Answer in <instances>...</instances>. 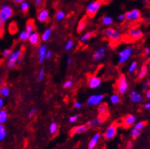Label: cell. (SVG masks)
<instances>
[{
  "mask_svg": "<svg viewBox=\"0 0 150 149\" xmlns=\"http://www.w3.org/2000/svg\"><path fill=\"white\" fill-rule=\"evenodd\" d=\"M138 68V63L136 61H133L130 64H129V67H128V72L129 73H133L136 71Z\"/></svg>",
  "mask_w": 150,
  "mask_h": 149,
  "instance_id": "obj_36",
  "label": "cell"
},
{
  "mask_svg": "<svg viewBox=\"0 0 150 149\" xmlns=\"http://www.w3.org/2000/svg\"><path fill=\"white\" fill-rule=\"evenodd\" d=\"M101 23L104 27H110L113 23V19L112 17L109 15H104L101 18Z\"/></svg>",
  "mask_w": 150,
  "mask_h": 149,
  "instance_id": "obj_25",
  "label": "cell"
},
{
  "mask_svg": "<svg viewBox=\"0 0 150 149\" xmlns=\"http://www.w3.org/2000/svg\"><path fill=\"white\" fill-rule=\"evenodd\" d=\"M95 35V32L92 31V30H90V31H88V32L85 33L84 34H82L80 37V43L84 44L90 40L91 38H92V37Z\"/></svg>",
  "mask_w": 150,
  "mask_h": 149,
  "instance_id": "obj_24",
  "label": "cell"
},
{
  "mask_svg": "<svg viewBox=\"0 0 150 149\" xmlns=\"http://www.w3.org/2000/svg\"><path fill=\"white\" fill-rule=\"evenodd\" d=\"M14 15V10L9 4L4 3L0 5V21L3 24L7 23Z\"/></svg>",
  "mask_w": 150,
  "mask_h": 149,
  "instance_id": "obj_1",
  "label": "cell"
},
{
  "mask_svg": "<svg viewBox=\"0 0 150 149\" xmlns=\"http://www.w3.org/2000/svg\"><path fill=\"white\" fill-rule=\"evenodd\" d=\"M1 84H2V81H1V78H0V86H1Z\"/></svg>",
  "mask_w": 150,
  "mask_h": 149,
  "instance_id": "obj_61",
  "label": "cell"
},
{
  "mask_svg": "<svg viewBox=\"0 0 150 149\" xmlns=\"http://www.w3.org/2000/svg\"><path fill=\"white\" fill-rule=\"evenodd\" d=\"M9 119V113L6 109H2L0 110V124H5Z\"/></svg>",
  "mask_w": 150,
  "mask_h": 149,
  "instance_id": "obj_28",
  "label": "cell"
},
{
  "mask_svg": "<svg viewBox=\"0 0 150 149\" xmlns=\"http://www.w3.org/2000/svg\"><path fill=\"white\" fill-rule=\"evenodd\" d=\"M146 65L148 66V69H149V71H150V56L148 58L147 60V63H146Z\"/></svg>",
  "mask_w": 150,
  "mask_h": 149,
  "instance_id": "obj_58",
  "label": "cell"
},
{
  "mask_svg": "<svg viewBox=\"0 0 150 149\" xmlns=\"http://www.w3.org/2000/svg\"><path fill=\"white\" fill-rule=\"evenodd\" d=\"M116 90L117 93L120 95H123L129 90V83L124 74H121L116 82Z\"/></svg>",
  "mask_w": 150,
  "mask_h": 149,
  "instance_id": "obj_2",
  "label": "cell"
},
{
  "mask_svg": "<svg viewBox=\"0 0 150 149\" xmlns=\"http://www.w3.org/2000/svg\"><path fill=\"white\" fill-rule=\"evenodd\" d=\"M4 105H5V101H4V99L2 98H0V110H1L2 109H3Z\"/></svg>",
  "mask_w": 150,
  "mask_h": 149,
  "instance_id": "obj_54",
  "label": "cell"
},
{
  "mask_svg": "<svg viewBox=\"0 0 150 149\" xmlns=\"http://www.w3.org/2000/svg\"><path fill=\"white\" fill-rule=\"evenodd\" d=\"M148 72H149V69H148V66L145 64H143L142 66L139 69V71L138 74H137V79L138 80H143L144 79L146 75L148 74Z\"/></svg>",
  "mask_w": 150,
  "mask_h": 149,
  "instance_id": "obj_22",
  "label": "cell"
},
{
  "mask_svg": "<svg viewBox=\"0 0 150 149\" xmlns=\"http://www.w3.org/2000/svg\"><path fill=\"white\" fill-rule=\"evenodd\" d=\"M143 108L146 110H149L150 109V101H148V102L145 103L144 105H143Z\"/></svg>",
  "mask_w": 150,
  "mask_h": 149,
  "instance_id": "obj_52",
  "label": "cell"
},
{
  "mask_svg": "<svg viewBox=\"0 0 150 149\" xmlns=\"http://www.w3.org/2000/svg\"><path fill=\"white\" fill-rule=\"evenodd\" d=\"M149 88L148 87V85L146 84V83H145V82L142 84V91H143V92H144V93H145V91H147Z\"/></svg>",
  "mask_w": 150,
  "mask_h": 149,
  "instance_id": "obj_50",
  "label": "cell"
},
{
  "mask_svg": "<svg viewBox=\"0 0 150 149\" xmlns=\"http://www.w3.org/2000/svg\"><path fill=\"white\" fill-rule=\"evenodd\" d=\"M141 11L138 9H133L127 11L124 13L125 20L129 22H136L141 19Z\"/></svg>",
  "mask_w": 150,
  "mask_h": 149,
  "instance_id": "obj_8",
  "label": "cell"
},
{
  "mask_svg": "<svg viewBox=\"0 0 150 149\" xmlns=\"http://www.w3.org/2000/svg\"><path fill=\"white\" fill-rule=\"evenodd\" d=\"M133 142L132 141H128L127 143V144H126V148L127 149H132L133 148Z\"/></svg>",
  "mask_w": 150,
  "mask_h": 149,
  "instance_id": "obj_47",
  "label": "cell"
},
{
  "mask_svg": "<svg viewBox=\"0 0 150 149\" xmlns=\"http://www.w3.org/2000/svg\"><path fill=\"white\" fill-rule=\"evenodd\" d=\"M29 9H30V4L28 1H25V2L19 3V9L22 13H27Z\"/></svg>",
  "mask_w": 150,
  "mask_h": 149,
  "instance_id": "obj_32",
  "label": "cell"
},
{
  "mask_svg": "<svg viewBox=\"0 0 150 149\" xmlns=\"http://www.w3.org/2000/svg\"><path fill=\"white\" fill-rule=\"evenodd\" d=\"M22 56V49H16L15 50H12L9 56L7 58V63L6 65L9 69H13L18 64V62Z\"/></svg>",
  "mask_w": 150,
  "mask_h": 149,
  "instance_id": "obj_4",
  "label": "cell"
},
{
  "mask_svg": "<svg viewBox=\"0 0 150 149\" xmlns=\"http://www.w3.org/2000/svg\"><path fill=\"white\" fill-rule=\"evenodd\" d=\"M107 49L105 47H99L98 49H96L95 52L93 53L92 59L95 63H100L102 62L106 56Z\"/></svg>",
  "mask_w": 150,
  "mask_h": 149,
  "instance_id": "obj_11",
  "label": "cell"
},
{
  "mask_svg": "<svg viewBox=\"0 0 150 149\" xmlns=\"http://www.w3.org/2000/svg\"><path fill=\"white\" fill-rule=\"evenodd\" d=\"M104 99V94H92L87 99L86 104L90 107H95L98 106L100 104L103 102Z\"/></svg>",
  "mask_w": 150,
  "mask_h": 149,
  "instance_id": "obj_9",
  "label": "cell"
},
{
  "mask_svg": "<svg viewBox=\"0 0 150 149\" xmlns=\"http://www.w3.org/2000/svg\"><path fill=\"white\" fill-rule=\"evenodd\" d=\"M129 100L132 103L139 104L143 100V95L136 91H131L129 94Z\"/></svg>",
  "mask_w": 150,
  "mask_h": 149,
  "instance_id": "obj_17",
  "label": "cell"
},
{
  "mask_svg": "<svg viewBox=\"0 0 150 149\" xmlns=\"http://www.w3.org/2000/svg\"><path fill=\"white\" fill-rule=\"evenodd\" d=\"M136 122V117L133 114H128L124 117L122 119V126L124 128H129L133 126L135 123Z\"/></svg>",
  "mask_w": 150,
  "mask_h": 149,
  "instance_id": "obj_14",
  "label": "cell"
},
{
  "mask_svg": "<svg viewBox=\"0 0 150 149\" xmlns=\"http://www.w3.org/2000/svg\"><path fill=\"white\" fill-rule=\"evenodd\" d=\"M44 3V0H34V3H35V5L37 7H39L40 5L43 4Z\"/></svg>",
  "mask_w": 150,
  "mask_h": 149,
  "instance_id": "obj_46",
  "label": "cell"
},
{
  "mask_svg": "<svg viewBox=\"0 0 150 149\" xmlns=\"http://www.w3.org/2000/svg\"><path fill=\"white\" fill-rule=\"evenodd\" d=\"M37 113V109L35 108H32V109H29V111L28 113V116L29 118H31L33 116H35V114Z\"/></svg>",
  "mask_w": 150,
  "mask_h": 149,
  "instance_id": "obj_45",
  "label": "cell"
},
{
  "mask_svg": "<svg viewBox=\"0 0 150 149\" xmlns=\"http://www.w3.org/2000/svg\"><path fill=\"white\" fill-rule=\"evenodd\" d=\"M127 35L133 40H140L143 37V31L139 28H132L128 30Z\"/></svg>",
  "mask_w": 150,
  "mask_h": 149,
  "instance_id": "obj_10",
  "label": "cell"
},
{
  "mask_svg": "<svg viewBox=\"0 0 150 149\" xmlns=\"http://www.w3.org/2000/svg\"><path fill=\"white\" fill-rule=\"evenodd\" d=\"M25 1H27V0H13V2L16 4H19V3H22V2H25Z\"/></svg>",
  "mask_w": 150,
  "mask_h": 149,
  "instance_id": "obj_57",
  "label": "cell"
},
{
  "mask_svg": "<svg viewBox=\"0 0 150 149\" xmlns=\"http://www.w3.org/2000/svg\"><path fill=\"white\" fill-rule=\"evenodd\" d=\"M147 125V122L146 121H139L137 123H135V124L133 125L134 127H136V129H138L139 130H143V129L145 128V126Z\"/></svg>",
  "mask_w": 150,
  "mask_h": 149,
  "instance_id": "obj_39",
  "label": "cell"
},
{
  "mask_svg": "<svg viewBox=\"0 0 150 149\" xmlns=\"http://www.w3.org/2000/svg\"><path fill=\"white\" fill-rule=\"evenodd\" d=\"M74 47V40L72 39H69L65 44V50L66 51H70Z\"/></svg>",
  "mask_w": 150,
  "mask_h": 149,
  "instance_id": "obj_38",
  "label": "cell"
},
{
  "mask_svg": "<svg viewBox=\"0 0 150 149\" xmlns=\"http://www.w3.org/2000/svg\"><path fill=\"white\" fill-rule=\"evenodd\" d=\"M40 40V36L39 34L36 31H33L30 34L28 41L30 43L31 45L37 46V44H39Z\"/></svg>",
  "mask_w": 150,
  "mask_h": 149,
  "instance_id": "obj_19",
  "label": "cell"
},
{
  "mask_svg": "<svg viewBox=\"0 0 150 149\" xmlns=\"http://www.w3.org/2000/svg\"><path fill=\"white\" fill-rule=\"evenodd\" d=\"M145 83H146V84L148 85V87L150 88V78H149L147 80H146V82H145Z\"/></svg>",
  "mask_w": 150,
  "mask_h": 149,
  "instance_id": "obj_59",
  "label": "cell"
},
{
  "mask_svg": "<svg viewBox=\"0 0 150 149\" xmlns=\"http://www.w3.org/2000/svg\"><path fill=\"white\" fill-rule=\"evenodd\" d=\"M45 69L44 68H40L38 71V73H37V81L39 82H41L44 78V76H45Z\"/></svg>",
  "mask_w": 150,
  "mask_h": 149,
  "instance_id": "obj_37",
  "label": "cell"
},
{
  "mask_svg": "<svg viewBox=\"0 0 150 149\" xmlns=\"http://www.w3.org/2000/svg\"><path fill=\"white\" fill-rule=\"evenodd\" d=\"M47 51V47L45 44L40 45L38 47V61L40 63H42L46 58V53Z\"/></svg>",
  "mask_w": 150,
  "mask_h": 149,
  "instance_id": "obj_20",
  "label": "cell"
},
{
  "mask_svg": "<svg viewBox=\"0 0 150 149\" xmlns=\"http://www.w3.org/2000/svg\"><path fill=\"white\" fill-rule=\"evenodd\" d=\"M104 36L112 44H117L121 40V34L113 28H108L104 30Z\"/></svg>",
  "mask_w": 150,
  "mask_h": 149,
  "instance_id": "obj_3",
  "label": "cell"
},
{
  "mask_svg": "<svg viewBox=\"0 0 150 149\" xmlns=\"http://www.w3.org/2000/svg\"><path fill=\"white\" fill-rule=\"evenodd\" d=\"M117 20L119 21H125V16L124 14H120L117 16Z\"/></svg>",
  "mask_w": 150,
  "mask_h": 149,
  "instance_id": "obj_53",
  "label": "cell"
},
{
  "mask_svg": "<svg viewBox=\"0 0 150 149\" xmlns=\"http://www.w3.org/2000/svg\"><path fill=\"white\" fill-rule=\"evenodd\" d=\"M50 11L47 9L43 8L38 11L37 15V18L40 23H45L50 19Z\"/></svg>",
  "mask_w": 150,
  "mask_h": 149,
  "instance_id": "obj_13",
  "label": "cell"
},
{
  "mask_svg": "<svg viewBox=\"0 0 150 149\" xmlns=\"http://www.w3.org/2000/svg\"><path fill=\"white\" fill-rule=\"evenodd\" d=\"M134 52L133 47H127L118 52V65H122L127 63Z\"/></svg>",
  "mask_w": 150,
  "mask_h": 149,
  "instance_id": "obj_5",
  "label": "cell"
},
{
  "mask_svg": "<svg viewBox=\"0 0 150 149\" xmlns=\"http://www.w3.org/2000/svg\"><path fill=\"white\" fill-rule=\"evenodd\" d=\"M102 134L100 133H96L93 135L90 139L88 144V149H95V147L97 146L98 143L100 142V139L102 138Z\"/></svg>",
  "mask_w": 150,
  "mask_h": 149,
  "instance_id": "obj_18",
  "label": "cell"
},
{
  "mask_svg": "<svg viewBox=\"0 0 150 149\" xmlns=\"http://www.w3.org/2000/svg\"><path fill=\"white\" fill-rule=\"evenodd\" d=\"M142 3H143V5H148L149 2H148V0H142Z\"/></svg>",
  "mask_w": 150,
  "mask_h": 149,
  "instance_id": "obj_60",
  "label": "cell"
},
{
  "mask_svg": "<svg viewBox=\"0 0 150 149\" xmlns=\"http://www.w3.org/2000/svg\"><path fill=\"white\" fill-rule=\"evenodd\" d=\"M87 24H88V21H87V19L86 18L81 19L78 23V25H77V31L79 33H82V31H84L86 30Z\"/></svg>",
  "mask_w": 150,
  "mask_h": 149,
  "instance_id": "obj_26",
  "label": "cell"
},
{
  "mask_svg": "<svg viewBox=\"0 0 150 149\" xmlns=\"http://www.w3.org/2000/svg\"><path fill=\"white\" fill-rule=\"evenodd\" d=\"M102 84V80L98 76H92L88 80V86L91 89H96L99 88Z\"/></svg>",
  "mask_w": 150,
  "mask_h": 149,
  "instance_id": "obj_16",
  "label": "cell"
},
{
  "mask_svg": "<svg viewBox=\"0 0 150 149\" xmlns=\"http://www.w3.org/2000/svg\"><path fill=\"white\" fill-rule=\"evenodd\" d=\"M10 94L9 88L6 85H4L2 88H0V95L3 98H7Z\"/></svg>",
  "mask_w": 150,
  "mask_h": 149,
  "instance_id": "obj_34",
  "label": "cell"
},
{
  "mask_svg": "<svg viewBox=\"0 0 150 149\" xmlns=\"http://www.w3.org/2000/svg\"><path fill=\"white\" fill-rule=\"evenodd\" d=\"M106 116H102V115H98V117H96L95 118H93L91 120L88 122L87 125L88 126L89 129L90 128H95L99 126L100 125H102L105 120L107 119Z\"/></svg>",
  "mask_w": 150,
  "mask_h": 149,
  "instance_id": "obj_12",
  "label": "cell"
},
{
  "mask_svg": "<svg viewBox=\"0 0 150 149\" xmlns=\"http://www.w3.org/2000/svg\"><path fill=\"white\" fill-rule=\"evenodd\" d=\"M66 14L63 10H59L56 12L55 19L56 21H59V22L62 21L66 18Z\"/></svg>",
  "mask_w": 150,
  "mask_h": 149,
  "instance_id": "obj_29",
  "label": "cell"
},
{
  "mask_svg": "<svg viewBox=\"0 0 150 149\" xmlns=\"http://www.w3.org/2000/svg\"><path fill=\"white\" fill-rule=\"evenodd\" d=\"M3 30H4V24L0 21V36H2L3 34Z\"/></svg>",
  "mask_w": 150,
  "mask_h": 149,
  "instance_id": "obj_56",
  "label": "cell"
},
{
  "mask_svg": "<svg viewBox=\"0 0 150 149\" xmlns=\"http://www.w3.org/2000/svg\"><path fill=\"white\" fill-rule=\"evenodd\" d=\"M35 30V24L33 21H28V23L26 24L25 26V30L29 33H31Z\"/></svg>",
  "mask_w": 150,
  "mask_h": 149,
  "instance_id": "obj_40",
  "label": "cell"
},
{
  "mask_svg": "<svg viewBox=\"0 0 150 149\" xmlns=\"http://www.w3.org/2000/svg\"><path fill=\"white\" fill-rule=\"evenodd\" d=\"M11 52H12V49H4L3 52V56L4 57V58H8V57L9 56Z\"/></svg>",
  "mask_w": 150,
  "mask_h": 149,
  "instance_id": "obj_43",
  "label": "cell"
},
{
  "mask_svg": "<svg viewBox=\"0 0 150 149\" xmlns=\"http://www.w3.org/2000/svg\"><path fill=\"white\" fill-rule=\"evenodd\" d=\"M31 33L26 31L25 30H22L21 32L19 34V36H18V38L20 41H22V42H25V41H27L28 40V38H29V36H30Z\"/></svg>",
  "mask_w": 150,
  "mask_h": 149,
  "instance_id": "obj_30",
  "label": "cell"
},
{
  "mask_svg": "<svg viewBox=\"0 0 150 149\" xmlns=\"http://www.w3.org/2000/svg\"><path fill=\"white\" fill-rule=\"evenodd\" d=\"M73 84H74V82L72 80L68 79L64 82V84H63L62 87H63V88L64 89H69V88H70L71 87H72Z\"/></svg>",
  "mask_w": 150,
  "mask_h": 149,
  "instance_id": "obj_41",
  "label": "cell"
},
{
  "mask_svg": "<svg viewBox=\"0 0 150 149\" xmlns=\"http://www.w3.org/2000/svg\"><path fill=\"white\" fill-rule=\"evenodd\" d=\"M143 52H144V54L145 56H150V48L149 47H144Z\"/></svg>",
  "mask_w": 150,
  "mask_h": 149,
  "instance_id": "obj_48",
  "label": "cell"
},
{
  "mask_svg": "<svg viewBox=\"0 0 150 149\" xmlns=\"http://www.w3.org/2000/svg\"><path fill=\"white\" fill-rule=\"evenodd\" d=\"M7 136V132L4 124H0V142H3Z\"/></svg>",
  "mask_w": 150,
  "mask_h": 149,
  "instance_id": "obj_35",
  "label": "cell"
},
{
  "mask_svg": "<svg viewBox=\"0 0 150 149\" xmlns=\"http://www.w3.org/2000/svg\"><path fill=\"white\" fill-rule=\"evenodd\" d=\"M98 115L106 116L108 117L109 114V107L106 103H102L98 107Z\"/></svg>",
  "mask_w": 150,
  "mask_h": 149,
  "instance_id": "obj_21",
  "label": "cell"
},
{
  "mask_svg": "<svg viewBox=\"0 0 150 149\" xmlns=\"http://www.w3.org/2000/svg\"><path fill=\"white\" fill-rule=\"evenodd\" d=\"M103 5V2L102 0H94L91 2L86 5V12L88 16L92 18L97 14L98 12L99 11L100 9L102 8Z\"/></svg>",
  "mask_w": 150,
  "mask_h": 149,
  "instance_id": "obj_6",
  "label": "cell"
},
{
  "mask_svg": "<svg viewBox=\"0 0 150 149\" xmlns=\"http://www.w3.org/2000/svg\"><path fill=\"white\" fill-rule=\"evenodd\" d=\"M52 56H53V53H52V51H51V50H47L46 53V56H45V58H46V59H51Z\"/></svg>",
  "mask_w": 150,
  "mask_h": 149,
  "instance_id": "obj_49",
  "label": "cell"
},
{
  "mask_svg": "<svg viewBox=\"0 0 150 149\" xmlns=\"http://www.w3.org/2000/svg\"><path fill=\"white\" fill-rule=\"evenodd\" d=\"M79 119V114H74L69 118V123H75L76 122L78 121V119Z\"/></svg>",
  "mask_w": 150,
  "mask_h": 149,
  "instance_id": "obj_42",
  "label": "cell"
},
{
  "mask_svg": "<svg viewBox=\"0 0 150 149\" xmlns=\"http://www.w3.org/2000/svg\"><path fill=\"white\" fill-rule=\"evenodd\" d=\"M145 98L147 100H150V88H149L145 92Z\"/></svg>",
  "mask_w": 150,
  "mask_h": 149,
  "instance_id": "obj_51",
  "label": "cell"
},
{
  "mask_svg": "<svg viewBox=\"0 0 150 149\" xmlns=\"http://www.w3.org/2000/svg\"><path fill=\"white\" fill-rule=\"evenodd\" d=\"M109 100L111 104L117 105L118 104H120V95L118 93H113L112 94L110 98H109Z\"/></svg>",
  "mask_w": 150,
  "mask_h": 149,
  "instance_id": "obj_27",
  "label": "cell"
},
{
  "mask_svg": "<svg viewBox=\"0 0 150 149\" xmlns=\"http://www.w3.org/2000/svg\"><path fill=\"white\" fill-rule=\"evenodd\" d=\"M141 133H142V130H139L136 127L133 126V128L131 129V131H130V136L133 139L136 140L140 136Z\"/></svg>",
  "mask_w": 150,
  "mask_h": 149,
  "instance_id": "obj_31",
  "label": "cell"
},
{
  "mask_svg": "<svg viewBox=\"0 0 150 149\" xmlns=\"http://www.w3.org/2000/svg\"><path fill=\"white\" fill-rule=\"evenodd\" d=\"M117 129L118 125L117 123H113L110 124L103 133V138L105 140H108V141L113 139L117 135Z\"/></svg>",
  "mask_w": 150,
  "mask_h": 149,
  "instance_id": "obj_7",
  "label": "cell"
},
{
  "mask_svg": "<svg viewBox=\"0 0 150 149\" xmlns=\"http://www.w3.org/2000/svg\"><path fill=\"white\" fill-rule=\"evenodd\" d=\"M58 129H59V126L58 124L56 123V122H53L51 123L50 126H49V132L50 133V135H56L58 132Z\"/></svg>",
  "mask_w": 150,
  "mask_h": 149,
  "instance_id": "obj_33",
  "label": "cell"
},
{
  "mask_svg": "<svg viewBox=\"0 0 150 149\" xmlns=\"http://www.w3.org/2000/svg\"><path fill=\"white\" fill-rule=\"evenodd\" d=\"M52 33H53V28H48L44 30V32L40 36V40L43 42H48L50 40L51 36H52Z\"/></svg>",
  "mask_w": 150,
  "mask_h": 149,
  "instance_id": "obj_23",
  "label": "cell"
},
{
  "mask_svg": "<svg viewBox=\"0 0 150 149\" xmlns=\"http://www.w3.org/2000/svg\"><path fill=\"white\" fill-rule=\"evenodd\" d=\"M88 129H89V127H88L87 124H82V125H79V126H74L73 128L71 129V131H70V134L72 135L83 134V133H86V132H88Z\"/></svg>",
  "mask_w": 150,
  "mask_h": 149,
  "instance_id": "obj_15",
  "label": "cell"
},
{
  "mask_svg": "<svg viewBox=\"0 0 150 149\" xmlns=\"http://www.w3.org/2000/svg\"><path fill=\"white\" fill-rule=\"evenodd\" d=\"M73 107H74V108L79 109H81L82 107H83V105H82V104L81 102H79V101L76 100V101H75V102H74Z\"/></svg>",
  "mask_w": 150,
  "mask_h": 149,
  "instance_id": "obj_44",
  "label": "cell"
},
{
  "mask_svg": "<svg viewBox=\"0 0 150 149\" xmlns=\"http://www.w3.org/2000/svg\"><path fill=\"white\" fill-rule=\"evenodd\" d=\"M72 57H70V56H69L68 58H67L66 59V65H68V66H70L72 64Z\"/></svg>",
  "mask_w": 150,
  "mask_h": 149,
  "instance_id": "obj_55",
  "label": "cell"
}]
</instances>
